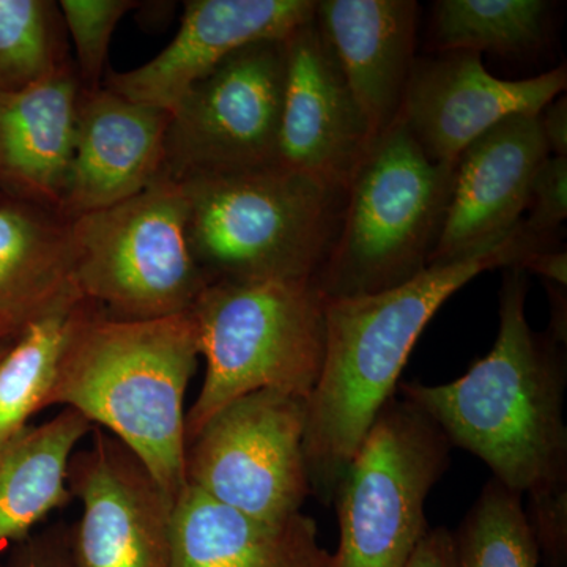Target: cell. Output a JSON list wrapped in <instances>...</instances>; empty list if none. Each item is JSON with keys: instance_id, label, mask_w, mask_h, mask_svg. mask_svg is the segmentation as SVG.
<instances>
[{"instance_id": "7a4b0ae2", "label": "cell", "mask_w": 567, "mask_h": 567, "mask_svg": "<svg viewBox=\"0 0 567 567\" xmlns=\"http://www.w3.org/2000/svg\"><path fill=\"white\" fill-rule=\"evenodd\" d=\"M525 300V271L511 268L487 357L445 385L399 383L451 446L475 454L522 496L567 484L566 347L529 328Z\"/></svg>"}, {"instance_id": "9c48e42d", "label": "cell", "mask_w": 567, "mask_h": 567, "mask_svg": "<svg viewBox=\"0 0 567 567\" xmlns=\"http://www.w3.org/2000/svg\"><path fill=\"white\" fill-rule=\"evenodd\" d=\"M306 399L254 391L223 406L186 445V484L248 516L278 522L311 495Z\"/></svg>"}, {"instance_id": "f546056e", "label": "cell", "mask_w": 567, "mask_h": 567, "mask_svg": "<svg viewBox=\"0 0 567 567\" xmlns=\"http://www.w3.org/2000/svg\"><path fill=\"white\" fill-rule=\"evenodd\" d=\"M405 567H457L453 533L445 527L429 528Z\"/></svg>"}, {"instance_id": "d4e9b609", "label": "cell", "mask_w": 567, "mask_h": 567, "mask_svg": "<svg viewBox=\"0 0 567 567\" xmlns=\"http://www.w3.org/2000/svg\"><path fill=\"white\" fill-rule=\"evenodd\" d=\"M453 536L457 567H539L522 495L494 477Z\"/></svg>"}, {"instance_id": "836d02e7", "label": "cell", "mask_w": 567, "mask_h": 567, "mask_svg": "<svg viewBox=\"0 0 567 567\" xmlns=\"http://www.w3.org/2000/svg\"><path fill=\"white\" fill-rule=\"evenodd\" d=\"M20 330V324L14 323L9 317L0 316V341L17 334Z\"/></svg>"}, {"instance_id": "9a60e30c", "label": "cell", "mask_w": 567, "mask_h": 567, "mask_svg": "<svg viewBox=\"0 0 567 567\" xmlns=\"http://www.w3.org/2000/svg\"><path fill=\"white\" fill-rule=\"evenodd\" d=\"M550 155L540 114L511 115L458 156L453 196L432 262L503 240L520 224L537 167Z\"/></svg>"}, {"instance_id": "f1b7e54d", "label": "cell", "mask_w": 567, "mask_h": 567, "mask_svg": "<svg viewBox=\"0 0 567 567\" xmlns=\"http://www.w3.org/2000/svg\"><path fill=\"white\" fill-rule=\"evenodd\" d=\"M10 567H73L70 529L58 525L22 540L14 551Z\"/></svg>"}, {"instance_id": "cb8c5ba5", "label": "cell", "mask_w": 567, "mask_h": 567, "mask_svg": "<svg viewBox=\"0 0 567 567\" xmlns=\"http://www.w3.org/2000/svg\"><path fill=\"white\" fill-rule=\"evenodd\" d=\"M74 69L55 2L0 0V95Z\"/></svg>"}, {"instance_id": "4316f807", "label": "cell", "mask_w": 567, "mask_h": 567, "mask_svg": "<svg viewBox=\"0 0 567 567\" xmlns=\"http://www.w3.org/2000/svg\"><path fill=\"white\" fill-rule=\"evenodd\" d=\"M527 210L528 218L522 221L524 229L550 241L567 216V156L548 155L537 167Z\"/></svg>"}, {"instance_id": "e575fe53", "label": "cell", "mask_w": 567, "mask_h": 567, "mask_svg": "<svg viewBox=\"0 0 567 567\" xmlns=\"http://www.w3.org/2000/svg\"><path fill=\"white\" fill-rule=\"evenodd\" d=\"M11 338L13 336H10V338L3 339V341H0V357H2L3 352H6L7 347H9Z\"/></svg>"}, {"instance_id": "3957f363", "label": "cell", "mask_w": 567, "mask_h": 567, "mask_svg": "<svg viewBox=\"0 0 567 567\" xmlns=\"http://www.w3.org/2000/svg\"><path fill=\"white\" fill-rule=\"evenodd\" d=\"M199 357L192 312L118 320L95 305L71 336L44 409L63 405L107 429L175 502L186 486L185 395Z\"/></svg>"}, {"instance_id": "83f0119b", "label": "cell", "mask_w": 567, "mask_h": 567, "mask_svg": "<svg viewBox=\"0 0 567 567\" xmlns=\"http://www.w3.org/2000/svg\"><path fill=\"white\" fill-rule=\"evenodd\" d=\"M527 520L547 567L567 565V484L528 495Z\"/></svg>"}, {"instance_id": "2e32d148", "label": "cell", "mask_w": 567, "mask_h": 567, "mask_svg": "<svg viewBox=\"0 0 567 567\" xmlns=\"http://www.w3.org/2000/svg\"><path fill=\"white\" fill-rule=\"evenodd\" d=\"M171 114L107 87L81 91L76 141L61 215L102 210L164 175Z\"/></svg>"}, {"instance_id": "603a6c76", "label": "cell", "mask_w": 567, "mask_h": 567, "mask_svg": "<svg viewBox=\"0 0 567 567\" xmlns=\"http://www.w3.org/2000/svg\"><path fill=\"white\" fill-rule=\"evenodd\" d=\"M544 0H440L435 37L442 51L516 54L532 50L546 32Z\"/></svg>"}, {"instance_id": "52a82bcc", "label": "cell", "mask_w": 567, "mask_h": 567, "mask_svg": "<svg viewBox=\"0 0 567 567\" xmlns=\"http://www.w3.org/2000/svg\"><path fill=\"white\" fill-rule=\"evenodd\" d=\"M69 221L74 286L112 319L183 315L210 284L194 257L185 189L169 175Z\"/></svg>"}, {"instance_id": "277c9868", "label": "cell", "mask_w": 567, "mask_h": 567, "mask_svg": "<svg viewBox=\"0 0 567 567\" xmlns=\"http://www.w3.org/2000/svg\"><path fill=\"white\" fill-rule=\"evenodd\" d=\"M178 182L210 282L315 279L333 248L346 193L308 175L276 164Z\"/></svg>"}, {"instance_id": "8fae6325", "label": "cell", "mask_w": 567, "mask_h": 567, "mask_svg": "<svg viewBox=\"0 0 567 567\" xmlns=\"http://www.w3.org/2000/svg\"><path fill=\"white\" fill-rule=\"evenodd\" d=\"M70 458L66 484L82 502L70 529L73 567H173L174 499L114 435L93 427Z\"/></svg>"}, {"instance_id": "d6986e66", "label": "cell", "mask_w": 567, "mask_h": 567, "mask_svg": "<svg viewBox=\"0 0 567 567\" xmlns=\"http://www.w3.org/2000/svg\"><path fill=\"white\" fill-rule=\"evenodd\" d=\"M81 84L71 69L0 95V182L61 213L69 185Z\"/></svg>"}, {"instance_id": "5bb4252c", "label": "cell", "mask_w": 567, "mask_h": 567, "mask_svg": "<svg viewBox=\"0 0 567 567\" xmlns=\"http://www.w3.org/2000/svg\"><path fill=\"white\" fill-rule=\"evenodd\" d=\"M315 0H188L181 29L137 69L107 71L104 87L173 112L224 59L257 41H282L316 17Z\"/></svg>"}, {"instance_id": "d6a6232c", "label": "cell", "mask_w": 567, "mask_h": 567, "mask_svg": "<svg viewBox=\"0 0 567 567\" xmlns=\"http://www.w3.org/2000/svg\"><path fill=\"white\" fill-rule=\"evenodd\" d=\"M548 297H550V327L547 334L557 344L566 347L567 341V305L566 287L547 282Z\"/></svg>"}, {"instance_id": "7402d4cb", "label": "cell", "mask_w": 567, "mask_h": 567, "mask_svg": "<svg viewBox=\"0 0 567 567\" xmlns=\"http://www.w3.org/2000/svg\"><path fill=\"white\" fill-rule=\"evenodd\" d=\"M93 306L73 290L11 338L0 357V446L24 431L31 416L47 405L62 354Z\"/></svg>"}, {"instance_id": "5b68a950", "label": "cell", "mask_w": 567, "mask_h": 567, "mask_svg": "<svg viewBox=\"0 0 567 567\" xmlns=\"http://www.w3.org/2000/svg\"><path fill=\"white\" fill-rule=\"evenodd\" d=\"M457 164L435 163L395 121L375 137L346 192L333 248L315 281L327 298L385 292L432 262Z\"/></svg>"}, {"instance_id": "6da1fadb", "label": "cell", "mask_w": 567, "mask_h": 567, "mask_svg": "<svg viewBox=\"0 0 567 567\" xmlns=\"http://www.w3.org/2000/svg\"><path fill=\"white\" fill-rule=\"evenodd\" d=\"M540 241L518 224L495 241L450 262L429 265L385 292L327 298L324 357L306 399L303 453L311 495L324 506L383 406L417 338L451 295L491 268H518Z\"/></svg>"}, {"instance_id": "7c38bea8", "label": "cell", "mask_w": 567, "mask_h": 567, "mask_svg": "<svg viewBox=\"0 0 567 567\" xmlns=\"http://www.w3.org/2000/svg\"><path fill=\"white\" fill-rule=\"evenodd\" d=\"M565 66L536 78L492 76L476 51L415 59L398 118L435 163L457 164L462 152L511 115H539L566 91Z\"/></svg>"}, {"instance_id": "ffe728a7", "label": "cell", "mask_w": 567, "mask_h": 567, "mask_svg": "<svg viewBox=\"0 0 567 567\" xmlns=\"http://www.w3.org/2000/svg\"><path fill=\"white\" fill-rule=\"evenodd\" d=\"M92 431L81 413L65 409L0 446V551L28 539L48 514L73 499L66 484L70 458Z\"/></svg>"}, {"instance_id": "30bf717a", "label": "cell", "mask_w": 567, "mask_h": 567, "mask_svg": "<svg viewBox=\"0 0 567 567\" xmlns=\"http://www.w3.org/2000/svg\"><path fill=\"white\" fill-rule=\"evenodd\" d=\"M284 82V40L224 59L171 112L164 174L186 181L279 164Z\"/></svg>"}, {"instance_id": "4dcf8cb0", "label": "cell", "mask_w": 567, "mask_h": 567, "mask_svg": "<svg viewBox=\"0 0 567 567\" xmlns=\"http://www.w3.org/2000/svg\"><path fill=\"white\" fill-rule=\"evenodd\" d=\"M522 271H533V274L543 276L547 282L558 284L566 287L567 284V252L565 248H547L537 249V251L528 254L522 262Z\"/></svg>"}, {"instance_id": "ac0fdd59", "label": "cell", "mask_w": 567, "mask_h": 567, "mask_svg": "<svg viewBox=\"0 0 567 567\" xmlns=\"http://www.w3.org/2000/svg\"><path fill=\"white\" fill-rule=\"evenodd\" d=\"M173 567H333L315 518L248 516L186 484L173 511Z\"/></svg>"}, {"instance_id": "484cf974", "label": "cell", "mask_w": 567, "mask_h": 567, "mask_svg": "<svg viewBox=\"0 0 567 567\" xmlns=\"http://www.w3.org/2000/svg\"><path fill=\"white\" fill-rule=\"evenodd\" d=\"M74 47L81 89L99 91L106 78L107 51L122 18L140 3L132 0H62L58 3Z\"/></svg>"}, {"instance_id": "e0dca14e", "label": "cell", "mask_w": 567, "mask_h": 567, "mask_svg": "<svg viewBox=\"0 0 567 567\" xmlns=\"http://www.w3.org/2000/svg\"><path fill=\"white\" fill-rule=\"evenodd\" d=\"M316 21L374 136L398 121L415 50L413 0H322Z\"/></svg>"}, {"instance_id": "ba28073f", "label": "cell", "mask_w": 567, "mask_h": 567, "mask_svg": "<svg viewBox=\"0 0 567 567\" xmlns=\"http://www.w3.org/2000/svg\"><path fill=\"white\" fill-rule=\"evenodd\" d=\"M451 443L423 410L393 398L334 488L341 539L333 567H405L429 532L425 499Z\"/></svg>"}, {"instance_id": "44dd1931", "label": "cell", "mask_w": 567, "mask_h": 567, "mask_svg": "<svg viewBox=\"0 0 567 567\" xmlns=\"http://www.w3.org/2000/svg\"><path fill=\"white\" fill-rule=\"evenodd\" d=\"M73 281L70 221L39 204H0V316L24 327Z\"/></svg>"}, {"instance_id": "8992f818", "label": "cell", "mask_w": 567, "mask_h": 567, "mask_svg": "<svg viewBox=\"0 0 567 567\" xmlns=\"http://www.w3.org/2000/svg\"><path fill=\"white\" fill-rule=\"evenodd\" d=\"M324 303L315 279L205 287L189 311L207 371L186 413V445L241 395L279 390L309 398L323 365Z\"/></svg>"}, {"instance_id": "1f68e13d", "label": "cell", "mask_w": 567, "mask_h": 567, "mask_svg": "<svg viewBox=\"0 0 567 567\" xmlns=\"http://www.w3.org/2000/svg\"><path fill=\"white\" fill-rule=\"evenodd\" d=\"M540 128L550 155L567 156L566 96H558L540 112Z\"/></svg>"}, {"instance_id": "4fadbf2b", "label": "cell", "mask_w": 567, "mask_h": 567, "mask_svg": "<svg viewBox=\"0 0 567 567\" xmlns=\"http://www.w3.org/2000/svg\"><path fill=\"white\" fill-rule=\"evenodd\" d=\"M279 164L346 193L375 136L315 20L284 40Z\"/></svg>"}]
</instances>
